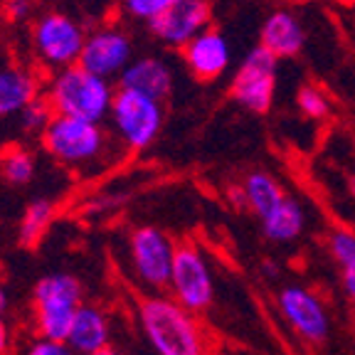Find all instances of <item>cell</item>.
Returning a JSON list of instances; mask_svg holds the SVG:
<instances>
[{
    "label": "cell",
    "instance_id": "1",
    "mask_svg": "<svg viewBox=\"0 0 355 355\" xmlns=\"http://www.w3.org/2000/svg\"><path fill=\"white\" fill-rule=\"evenodd\" d=\"M195 316L166 294H148L139 304L141 331L158 355H210L205 328Z\"/></svg>",
    "mask_w": 355,
    "mask_h": 355
},
{
    "label": "cell",
    "instance_id": "2",
    "mask_svg": "<svg viewBox=\"0 0 355 355\" xmlns=\"http://www.w3.org/2000/svg\"><path fill=\"white\" fill-rule=\"evenodd\" d=\"M42 146L60 166L79 173H96L116 161V148L106 128L87 119L55 114L42 133Z\"/></svg>",
    "mask_w": 355,
    "mask_h": 355
},
{
    "label": "cell",
    "instance_id": "3",
    "mask_svg": "<svg viewBox=\"0 0 355 355\" xmlns=\"http://www.w3.org/2000/svg\"><path fill=\"white\" fill-rule=\"evenodd\" d=\"M44 96L60 116L104 123L109 119L116 89H114L111 79L89 72L82 64H72L50 74L47 87H44Z\"/></svg>",
    "mask_w": 355,
    "mask_h": 355
},
{
    "label": "cell",
    "instance_id": "4",
    "mask_svg": "<svg viewBox=\"0 0 355 355\" xmlns=\"http://www.w3.org/2000/svg\"><path fill=\"white\" fill-rule=\"evenodd\" d=\"M82 304V282L74 274L55 272L42 277L33 288V321L37 336L67 340Z\"/></svg>",
    "mask_w": 355,
    "mask_h": 355
},
{
    "label": "cell",
    "instance_id": "5",
    "mask_svg": "<svg viewBox=\"0 0 355 355\" xmlns=\"http://www.w3.org/2000/svg\"><path fill=\"white\" fill-rule=\"evenodd\" d=\"M166 111L163 101L136 89L119 87L109 111L111 133L126 150H146L161 136Z\"/></svg>",
    "mask_w": 355,
    "mask_h": 355
},
{
    "label": "cell",
    "instance_id": "6",
    "mask_svg": "<svg viewBox=\"0 0 355 355\" xmlns=\"http://www.w3.org/2000/svg\"><path fill=\"white\" fill-rule=\"evenodd\" d=\"M87 30L77 17L67 12H42L30 25V44L40 64L47 72H60L64 67L79 64Z\"/></svg>",
    "mask_w": 355,
    "mask_h": 355
},
{
    "label": "cell",
    "instance_id": "7",
    "mask_svg": "<svg viewBox=\"0 0 355 355\" xmlns=\"http://www.w3.org/2000/svg\"><path fill=\"white\" fill-rule=\"evenodd\" d=\"M128 264L136 282L148 294H166L171 284L173 257L178 244L161 227L144 225L128 234Z\"/></svg>",
    "mask_w": 355,
    "mask_h": 355
},
{
    "label": "cell",
    "instance_id": "8",
    "mask_svg": "<svg viewBox=\"0 0 355 355\" xmlns=\"http://www.w3.org/2000/svg\"><path fill=\"white\" fill-rule=\"evenodd\" d=\"M279 84V57L257 44L242 57L230 82V96L239 109L250 114H266L274 106Z\"/></svg>",
    "mask_w": 355,
    "mask_h": 355
},
{
    "label": "cell",
    "instance_id": "9",
    "mask_svg": "<svg viewBox=\"0 0 355 355\" xmlns=\"http://www.w3.org/2000/svg\"><path fill=\"white\" fill-rule=\"evenodd\" d=\"M168 294L193 313H205L215 304V277L210 259L198 244L183 242L175 247Z\"/></svg>",
    "mask_w": 355,
    "mask_h": 355
},
{
    "label": "cell",
    "instance_id": "10",
    "mask_svg": "<svg viewBox=\"0 0 355 355\" xmlns=\"http://www.w3.org/2000/svg\"><path fill=\"white\" fill-rule=\"evenodd\" d=\"M277 306L288 328L306 343L321 345L331 336V316L323 299L299 284H288L279 291Z\"/></svg>",
    "mask_w": 355,
    "mask_h": 355
},
{
    "label": "cell",
    "instance_id": "11",
    "mask_svg": "<svg viewBox=\"0 0 355 355\" xmlns=\"http://www.w3.org/2000/svg\"><path fill=\"white\" fill-rule=\"evenodd\" d=\"M133 57V40L121 25L116 22H106L99 25L96 30L87 33V42H84L79 64L87 67L89 72L99 74L104 79H119L123 74Z\"/></svg>",
    "mask_w": 355,
    "mask_h": 355
},
{
    "label": "cell",
    "instance_id": "12",
    "mask_svg": "<svg viewBox=\"0 0 355 355\" xmlns=\"http://www.w3.org/2000/svg\"><path fill=\"white\" fill-rule=\"evenodd\" d=\"M212 25L210 0H175L161 17L148 22V30L166 47H185L195 35Z\"/></svg>",
    "mask_w": 355,
    "mask_h": 355
},
{
    "label": "cell",
    "instance_id": "13",
    "mask_svg": "<svg viewBox=\"0 0 355 355\" xmlns=\"http://www.w3.org/2000/svg\"><path fill=\"white\" fill-rule=\"evenodd\" d=\"M183 64L198 82H217L232 67V47L230 40L217 28H207L195 35L185 47H180Z\"/></svg>",
    "mask_w": 355,
    "mask_h": 355
},
{
    "label": "cell",
    "instance_id": "14",
    "mask_svg": "<svg viewBox=\"0 0 355 355\" xmlns=\"http://www.w3.org/2000/svg\"><path fill=\"white\" fill-rule=\"evenodd\" d=\"M306 40L309 35H306L304 20L288 8H277L261 20L259 44L279 60L299 57L306 47Z\"/></svg>",
    "mask_w": 355,
    "mask_h": 355
},
{
    "label": "cell",
    "instance_id": "15",
    "mask_svg": "<svg viewBox=\"0 0 355 355\" xmlns=\"http://www.w3.org/2000/svg\"><path fill=\"white\" fill-rule=\"evenodd\" d=\"M119 82H121V87L136 89V92H144V94L166 101L173 94V87H175V74H173L171 64L163 57L146 55L136 57L123 69Z\"/></svg>",
    "mask_w": 355,
    "mask_h": 355
},
{
    "label": "cell",
    "instance_id": "16",
    "mask_svg": "<svg viewBox=\"0 0 355 355\" xmlns=\"http://www.w3.org/2000/svg\"><path fill=\"white\" fill-rule=\"evenodd\" d=\"M42 92L37 72L25 64L0 67V119L17 116Z\"/></svg>",
    "mask_w": 355,
    "mask_h": 355
},
{
    "label": "cell",
    "instance_id": "17",
    "mask_svg": "<svg viewBox=\"0 0 355 355\" xmlns=\"http://www.w3.org/2000/svg\"><path fill=\"white\" fill-rule=\"evenodd\" d=\"M67 343L79 355H92L96 350L109 348L111 343V321L106 311L94 304H82L69 328Z\"/></svg>",
    "mask_w": 355,
    "mask_h": 355
},
{
    "label": "cell",
    "instance_id": "18",
    "mask_svg": "<svg viewBox=\"0 0 355 355\" xmlns=\"http://www.w3.org/2000/svg\"><path fill=\"white\" fill-rule=\"evenodd\" d=\"M306 210L294 195H288L274 207L266 217H261V234L274 244H291L304 234L306 230Z\"/></svg>",
    "mask_w": 355,
    "mask_h": 355
},
{
    "label": "cell",
    "instance_id": "19",
    "mask_svg": "<svg viewBox=\"0 0 355 355\" xmlns=\"http://www.w3.org/2000/svg\"><path fill=\"white\" fill-rule=\"evenodd\" d=\"M239 195H242V202L247 205V210L261 220L286 198V190L282 188V183L272 173L250 171L244 175L242 185H239Z\"/></svg>",
    "mask_w": 355,
    "mask_h": 355
},
{
    "label": "cell",
    "instance_id": "20",
    "mask_svg": "<svg viewBox=\"0 0 355 355\" xmlns=\"http://www.w3.org/2000/svg\"><path fill=\"white\" fill-rule=\"evenodd\" d=\"M52 220H55V205L50 200H35L30 202L28 210L22 212L20 227H17V239L22 247H35L44 232L50 230Z\"/></svg>",
    "mask_w": 355,
    "mask_h": 355
},
{
    "label": "cell",
    "instance_id": "21",
    "mask_svg": "<svg viewBox=\"0 0 355 355\" xmlns=\"http://www.w3.org/2000/svg\"><path fill=\"white\" fill-rule=\"evenodd\" d=\"M0 173L10 185H28L35 178V158L22 146H8L0 153Z\"/></svg>",
    "mask_w": 355,
    "mask_h": 355
},
{
    "label": "cell",
    "instance_id": "22",
    "mask_svg": "<svg viewBox=\"0 0 355 355\" xmlns=\"http://www.w3.org/2000/svg\"><path fill=\"white\" fill-rule=\"evenodd\" d=\"M331 96L323 92L318 84H301L296 92V109L311 121H321L331 114Z\"/></svg>",
    "mask_w": 355,
    "mask_h": 355
},
{
    "label": "cell",
    "instance_id": "23",
    "mask_svg": "<svg viewBox=\"0 0 355 355\" xmlns=\"http://www.w3.org/2000/svg\"><path fill=\"white\" fill-rule=\"evenodd\" d=\"M328 254L331 259L338 264V269H345V266L355 264V232L348 227H336L328 232L326 239Z\"/></svg>",
    "mask_w": 355,
    "mask_h": 355
},
{
    "label": "cell",
    "instance_id": "24",
    "mask_svg": "<svg viewBox=\"0 0 355 355\" xmlns=\"http://www.w3.org/2000/svg\"><path fill=\"white\" fill-rule=\"evenodd\" d=\"M20 116V123H22V128L28 133H35V136H42L44 133V128L50 126V121L55 119V109H52V104L47 101V96H42L40 94L35 101H30L25 109L17 114Z\"/></svg>",
    "mask_w": 355,
    "mask_h": 355
},
{
    "label": "cell",
    "instance_id": "25",
    "mask_svg": "<svg viewBox=\"0 0 355 355\" xmlns=\"http://www.w3.org/2000/svg\"><path fill=\"white\" fill-rule=\"evenodd\" d=\"M175 0H121V10L128 20L136 22H153L155 17H161Z\"/></svg>",
    "mask_w": 355,
    "mask_h": 355
},
{
    "label": "cell",
    "instance_id": "26",
    "mask_svg": "<svg viewBox=\"0 0 355 355\" xmlns=\"http://www.w3.org/2000/svg\"><path fill=\"white\" fill-rule=\"evenodd\" d=\"M25 355H79V353L72 348V345L67 343V340L37 336V338L25 348Z\"/></svg>",
    "mask_w": 355,
    "mask_h": 355
},
{
    "label": "cell",
    "instance_id": "27",
    "mask_svg": "<svg viewBox=\"0 0 355 355\" xmlns=\"http://www.w3.org/2000/svg\"><path fill=\"white\" fill-rule=\"evenodd\" d=\"M3 15L17 25L35 20V0H3Z\"/></svg>",
    "mask_w": 355,
    "mask_h": 355
},
{
    "label": "cell",
    "instance_id": "28",
    "mask_svg": "<svg viewBox=\"0 0 355 355\" xmlns=\"http://www.w3.org/2000/svg\"><path fill=\"white\" fill-rule=\"evenodd\" d=\"M340 288L350 301H355V264L340 269Z\"/></svg>",
    "mask_w": 355,
    "mask_h": 355
},
{
    "label": "cell",
    "instance_id": "29",
    "mask_svg": "<svg viewBox=\"0 0 355 355\" xmlns=\"http://www.w3.org/2000/svg\"><path fill=\"white\" fill-rule=\"evenodd\" d=\"M8 350H10V328L0 313V355H8Z\"/></svg>",
    "mask_w": 355,
    "mask_h": 355
},
{
    "label": "cell",
    "instance_id": "30",
    "mask_svg": "<svg viewBox=\"0 0 355 355\" xmlns=\"http://www.w3.org/2000/svg\"><path fill=\"white\" fill-rule=\"evenodd\" d=\"M288 3H296V6H331L338 0H288Z\"/></svg>",
    "mask_w": 355,
    "mask_h": 355
},
{
    "label": "cell",
    "instance_id": "31",
    "mask_svg": "<svg viewBox=\"0 0 355 355\" xmlns=\"http://www.w3.org/2000/svg\"><path fill=\"white\" fill-rule=\"evenodd\" d=\"M6 309H8V291L0 286V313H6Z\"/></svg>",
    "mask_w": 355,
    "mask_h": 355
},
{
    "label": "cell",
    "instance_id": "32",
    "mask_svg": "<svg viewBox=\"0 0 355 355\" xmlns=\"http://www.w3.org/2000/svg\"><path fill=\"white\" fill-rule=\"evenodd\" d=\"M92 355H121V353H116V350H114V348H111V345H109V348L96 350V353H92Z\"/></svg>",
    "mask_w": 355,
    "mask_h": 355
},
{
    "label": "cell",
    "instance_id": "33",
    "mask_svg": "<svg viewBox=\"0 0 355 355\" xmlns=\"http://www.w3.org/2000/svg\"><path fill=\"white\" fill-rule=\"evenodd\" d=\"M353 304H355V301H353Z\"/></svg>",
    "mask_w": 355,
    "mask_h": 355
}]
</instances>
